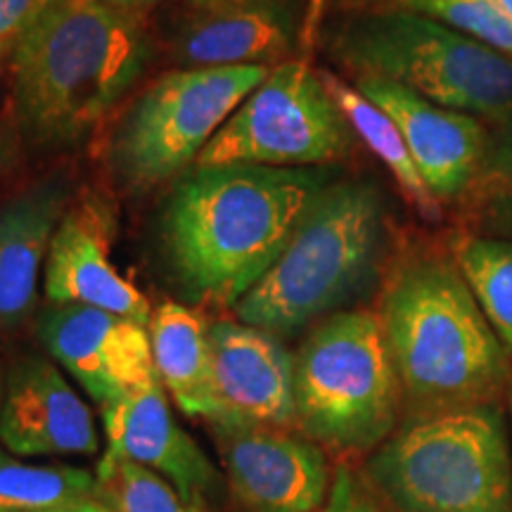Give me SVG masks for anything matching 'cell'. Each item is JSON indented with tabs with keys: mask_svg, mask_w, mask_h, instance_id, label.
I'll list each match as a JSON object with an SVG mask.
<instances>
[{
	"mask_svg": "<svg viewBox=\"0 0 512 512\" xmlns=\"http://www.w3.org/2000/svg\"><path fill=\"white\" fill-rule=\"evenodd\" d=\"M219 418L211 425H294V356L271 332L240 320L209 325Z\"/></svg>",
	"mask_w": 512,
	"mask_h": 512,
	"instance_id": "cell-12",
	"label": "cell"
},
{
	"mask_svg": "<svg viewBox=\"0 0 512 512\" xmlns=\"http://www.w3.org/2000/svg\"><path fill=\"white\" fill-rule=\"evenodd\" d=\"M3 399H5V375H3V368H0V408H3Z\"/></svg>",
	"mask_w": 512,
	"mask_h": 512,
	"instance_id": "cell-31",
	"label": "cell"
},
{
	"mask_svg": "<svg viewBox=\"0 0 512 512\" xmlns=\"http://www.w3.org/2000/svg\"><path fill=\"white\" fill-rule=\"evenodd\" d=\"M100 3L110 5V8H117V10L131 12V15H138L140 10L152 8V5H157L159 0H100Z\"/></svg>",
	"mask_w": 512,
	"mask_h": 512,
	"instance_id": "cell-29",
	"label": "cell"
},
{
	"mask_svg": "<svg viewBox=\"0 0 512 512\" xmlns=\"http://www.w3.org/2000/svg\"><path fill=\"white\" fill-rule=\"evenodd\" d=\"M98 496V477L72 465H31L0 448V512H46Z\"/></svg>",
	"mask_w": 512,
	"mask_h": 512,
	"instance_id": "cell-22",
	"label": "cell"
},
{
	"mask_svg": "<svg viewBox=\"0 0 512 512\" xmlns=\"http://www.w3.org/2000/svg\"><path fill=\"white\" fill-rule=\"evenodd\" d=\"M98 498L112 512H202L155 472L105 451L98 463Z\"/></svg>",
	"mask_w": 512,
	"mask_h": 512,
	"instance_id": "cell-24",
	"label": "cell"
},
{
	"mask_svg": "<svg viewBox=\"0 0 512 512\" xmlns=\"http://www.w3.org/2000/svg\"><path fill=\"white\" fill-rule=\"evenodd\" d=\"M377 316L408 420L496 403L508 384V349L453 254L403 261Z\"/></svg>",
	"mask_w": 512,
	"mask_h": 512,
	"instance_id": "cell-3",
	"label": "cell"
},
{
	"mask_svg": "<svg viewBox=\"0 0 512 512\" xmlns=\"http://www.w3.org/2000/svg\"><path fill=\"white\" fill-rule=\"evenodd\" d=\"M387 8L415 12L475 38L484 46L512 57V22L494 0H392Z\"/></svg>",
	"mask_w": 512,
	"mask_h": 512,
	"instance_id": "cell-25",
	"label": "cell"
},
{
	"mask_svg": "<svg viewBox=\"0 0 512 512\" xmlns=\"http://www.w3.org/2000/svg\"><path fill=\"white\" fill-rule=\"evenodd\" d=\"M456 207L465 235L512 242V114L491 126L482 164Z\"/></svg>",
	"mask_w": 512,
	"mask_h": 512,
	"instance_id": "cell-21",
	"label": "cell"
},
{
	"mask_svg": "<svg viewBox=\"0 0 512 512\" xmlns=\"http://www.w3.org/2000/svg\"><path fill=\"white\" fill-rule=\"evenodd\" d=\"M36 332L62 366L100 408L157 380L147 325L76 304H48Z\"/></svg>",
	"mask_w": 512,
	"mask_h": 512,
	"instance_id": "cell-10",
	"label": "cell"
},
{
	"mask_svg": "<svg viewBox=\"0 0 512 512\" xmlns=\"http://www.w3.org/2000/svg\"><path fill=\"white\" fill-rule=\"evenodd\" d=\"M102 425L107 451L155 472L183 501L200 508L219 491V472L171 415L159 380L102 408Z\"/></svg>",
	"mask_w": 512,
	"mask_h": 512,
	"instance_id": "cell-16",
	"label": "cell"
},
{
	"mask_svg": "<svg viewBox=\"0 0 512 512\" xmlns=\"http://www.w3.org/2000/svg\"><path fill=\"white\" fill-rule=\"evenodd\" d=\"M325 169L195 166L171 192L162 247L176 285L192 302L235 306L283 254Z\"/></svg>",
	"mask_w": 512,
	"mask_h": 512,
	"instance_id": "cell-1",
	"label": "cell"
},
{
	"mask_svg": "<svg viewBox=\"0 0 512 512\" xmlns=\"http://www.w3.org/2000/svg\"><path fill=\"white\" fill-rule=\"evenodd\" d=\"M112 228V211L98 197L74 202L55 230L43 290L50 304L91 306L150 325V302L112 261Z\"/></svg>",
	"mask_w": 512,
	"mask_h": 512,
	"instance_id": "cell-13",
	"label": "cell"
},
{
	"mask_svg": "<svg viewBox=\"0 0 512 512\" xmlns=\"http://www.w3.org/2000/svg\"><path fill=\"white\" fill-rule=\"evenodd\" d=\"M354 86L399 126L422 178L441 204L465 195L489 145V124L380 76H356Z\"/></svg>",
	"mask_w": 512,
	"mask_h": 512,
	"instance_id": "cell-14",
	"label": "cell"
},
{
	"mask_svg": "<svg viewBox=\"0 0 512 512\" xmlns=\"http://www.w3.org/2000/svg\"><path fill=\"white\" fill-rule=\"evenodd\" d=\"M401 403L399 377L373 311L325 318L294 356V425L318 446L375 451L394 434Z\"/></svg>",
	"mask_w": 512,
	"mask_h": 512,
	"instance_id": "cell-7",
	"label": "cell"
},
{
	"mask_svg": "<svg viewBox=\"0 0 512 512\" xmlns=\"http://www.w3.org/2000/svg\"><path fill=\"white\" fill-rule=\"evenodd\" d=\"M330 55L356 76L394 81L489 126L512 114V57L415 12L349 17L332 31Z\"/></svg>",
	"mask_w": 512,
	"mask_h": 512,
	"instance_id": "cell-5",
	"label": "cell"
},
{
	"mask_svg": "<svg viewBox=\"0 0 512 512\" xmlns=\"http://www.w3.org/2000/svg\"><path fill=\"white\" fill-rule=\"evenodd\" d=\"M510 425H512V384H510Z\"/></svg>",
	"mask_w": 512,
	"mask_h": 512,
	"instance_id": "cell-32",
	"label": "cell"
},
{
	"mask_svg": "<svg viewBox=\"0 0 512 512\" xmlns=\"http://www.w3.org/2000/svg\"><path fill=\"white\" fill-rule=\"evenodd\" d=\"M3 60H5V53H0V67H3Z\"/></svg>",
	"mask_w": 512,
	"mask_h": 512,
	"instance_id": "cell-33",
	"label": "cell"
},
{
	"mask_svg": "<svg viewBox=\"0 0 512 512\" xmlns=\"http://www.w3.org/2000/svg\"><path fill=\"white\" fill-rule=\"evenodd\" d=\"M494 3L498 5V10H501L503 15L512 22V0H494Z\"/></svg>",
	"mask_w": 512,
	"mask_h": 512,
	"instance_id": "cell-30",
	"label": "cell"
},
{
	"mask_svg": "<svg viewBox=\"0 0 512 512\" xmlns=\"http://www.w3.org/2000/svg\"><path fill=\"white\" fill-rule=\"evenodd\" d=\"M15 114L38 150H72L114 110L150 60L138 15L100 0H48L12 48Z\"/></svg>",
	"mask_w": 512,
	"mask_h": 512,
	"instance_id": "cell-2",
	"label": "cell"
},
{
	"mask_svg": "<svg viewBox=\"0 0 512 512\" xmlns=\"http://www.w3.org/2000/svg\"><path fill=\"white\" fill-rule=\"evenodd\" d=\"M351 138L354 131L320 72L290 57L268 69L266 79L204 147L197 166L313 169L347 155Z\"/></svg>",
	"mask_w": 512,
	"mask_h": 512,
	"instance_id": "cell-9",
	"label": "cell"
},
{
	"mask_svg": "<svg viewBox=\"0 0 512 512\" xmlns=\"http://www.w3.org/2000/svg\"><path fill=\"white\" fill-rule=\"evenodd\" d=\"M325 88H328L337 107L342 110L344 119L349 121L354 136L366 143V147L380 162L387 166L389 174L399 183V188L411 207L427 223H439L444 219V204L430 190V185L422 178L418 164L403 140L399 126L387 112L380 110L375 102H370L354 83H347L330 72H320Z\"/></svg>",
	"mask_w": 512,
	"mask_h": 512,
	"instance_id": "cell-20",
	"label": "cell"
},
{
	"mask_svg": "<svg viewBox=\"0 0 512 512\" xmlns=\"http://www.w3.org/2000/svg\"><path fill=\"white\" fill-rule=\"evenodd\" d=\"M384 200L368 181L328 183L299 219L283 254L233 306L240 323L275 337L335 316L375 275Z\"/></svg>",
	"mask_w": 512,
	"mask_h": 512,
	"instance_id": "cell-4",
	"label": "cell"
},
{
	"mask_svg": "<svg viewBox=\"0 0 512 512\" xmlns=\"http://www.w3.org/2000/svg\"><path fill=\"white\" fill-rule=\"evenodd\" d=\"M318 512H382V508L349 470H339L332 479L328 501Z\"/></svg>",
	"mask_w": 512,
	"mask_h": 512,
	"instance_id": "cell-27",
	"label": "cell"
},
{
	"mask_svg": "<svg viewBox=\"0 0 512 512\" xmlns=\"http://www.w3.org/2000/svg\"><path fill=\"white\" fill-rule=\"evenodd\" d=\"M233 496L249 512H318L330 496V470L316 441L280 427L214 425Z\"/></svg>",
	"mask_w": 512,
	"mask_h": 512,
	"instance_id": "cell-11",
	"label": "cell"
},
{
	"mask_svg": "<svg viewBox=\"0 0 512 512\" xmlns=\"http://www.w3.org/2000/svg\"><path fill=\"white\" fill-rule=\"evenodd\" d=\"M192 3H209V0H192Z\"/></svg>",
	"mask_w": 512,
	"mask_h": 512,
	"instance_id": "cell-34",
	"label": "cell"
},
{
	"mask_svg": "<svg viewBox=\"0 0 512 512\" xmlns=\"http://www.w3.org/2000/svg\"><path fill=\"white\" fill-rule=\"evenodd\" d=\"M152 358L157 380L185 415L214 422L219 418L211 368L209 325L188 306L166 302L152 313Z\"/></svg>",
	"mask_w": 512,
	"mask_h": 512,
	"instance_id": "cell-19",
	"label": "cell"
},
{
	"mask_svg": "<svg viewBox=\"0 0 512 512\" xmlns=\"http://www.w3.org/2000/svg\"><path fill=\"white\" fill-rule=\"evenodd\" d=\"M46 512H112L110 505H107L102 498H88V501L74 503V505H64V508H55V510H46Z\"/></svg>",
	"mask_w": 512,
	"mask_h": 512,
	"instance_id": "cell-28",
	"label": "cell"
},
{
	"mask_svg": "<svg viewBox=\"0 0 512 512\" xmlns=\"http://www.w3.org/2000/svg\"><path fill=\"white\" fill-rule=\"evenodd\" d=\"M366 472L399 512H512L508 427L496 403L406 420Z\"/></svg>",
	"mask_w": 512,
	"mask_h": 512,
	"instance_id": "cell-6",
	"label": "cell"
},
{
	"mask_svg": "<svg viewBox=\"0 0 512 512\" xmlns=\"http://www.w3.org/2000/svg\"><path fill=\"white\" fill-rule=\"evenodd\" d=\"M72 185L62 174L43 176L0 209V330L31 316L55 230L69 209Z\"/></svg>",
	"mask_w": 512,
	"mask_h": 512,
	"instance_id": "cell-18",
	"label": "cell"
},
{
	"mask_svg": "<svg viewBox=\"0 0 512 512\" xmlns=\"http://www.w3.org/2000/svg\"><path fill=\"white\" fill-rule=\"evenodd\" d=\"M451 254L503 347L512 354V242L458 235Z\"/></svg>",
	"mask_w": 512,
	"mask_h": 512,
	"instance_id": "cell-23",
	"label": "cell"
},
{
	"mask_svg": "<svg viewBox=\"0 0 512 512\" xmlns=\"http://www.w3.org/2000/svg\"><path fill=\"white\" fill-rule=\"evenodd\" d=\"M0 444L17 456H95L100 437L91 408L60 368L27 356L5 377Z\"/></svg>",
	"mask_w": 512,
	"mask_h": 512,
	"instance_id": "cell-15",
	"label": "cell"
},
{
	"mask_svg": "<svg viewBox=\"0 0 512 512\" xmlns=\"http://www.w3.org/2000/svg\"><path fill=\"white\" fill-rule=\"evenodd\" d=\"M48 0H0V53L10 55Z\"/></svg>",
	"mask_w": 512,
	"mask_h": 512,
	"instance_id": "cell-26",
	"label": "cell"
},
{
	"mask_svg": "<svg viewBox=\"0 0 512 512\" xmlns=\"http://www.w3.org/2000/svg\"><path fill=\"white\" fill-rule=\"evenodd\" d=\"M178 24L185 67H275L290 60L299 24L292 0H209Z\"/></svg>",
	"mask_w": 512,
	"mask_h": 512,
	"instance_id": "cell-17",
	"label": "cell"
},
{
	"mask_svg": "<svg viewBox=\"0 0 512 512\" xmlns=\"http://www.w3.org/2000/svg\"><path fill=\"white\" fill-rule=\"evenodd\" d=\"M271 67H185L162 74L133 102L112 143L131 188H155L197 162Z\"/></svg>",
	"mask_w": 512,
	"mask_h": 512,
	"instance_id": "cell-8",
	"label": "cell"
}]
</instances>
